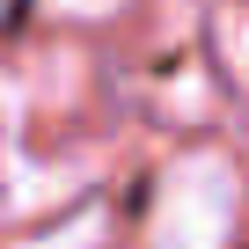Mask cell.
I'll return each mask as SVG.
<instances>
[{"mask_svg":"<svg viewBox=\"0 0 249 249\" xmlns=\"http://www.w3.org/2000/svg\"><path fill=\"white\" fill-rule=\"evenodd\" d=\"M234 220H242V176H234L227 154L205 147V154H183L161 176L147 234H154V249H227Z\"/></svg>","mask_w":249,"mask_h":249,"instance_id":"cell-1","label":"cell"},{"mask_svg":"<svg viewBox=\"0 0 249 249\" xmlns=\"http://www.w3.org/2000/svg\"><path fill=\"white\" fill-rule=\"evenodd\" d=\"M95 234H103V227H95V220H73V227H66V234H59V242H52V249H88V242H95Z\"/></svg>","mask_w":249,"mask_h":249,"instance_id":"cell-2","label":"cell"},{"mask_svg":"<svg viewBox=\"0 0 249 249\" xmlns=\"http://www.w3.org/2000/svg\"><path fill=\"white\" fill-rule=\"evenodd\" d=\"M0 8H8V0H0Z\"/></svg>","mask_w":249,"mask_h":249,"instance_id":"cell-3","label":"cell"}]
</instances>
